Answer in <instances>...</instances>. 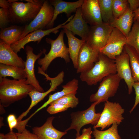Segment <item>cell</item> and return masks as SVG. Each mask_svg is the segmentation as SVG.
<instances>
[{
    "instance_id": "cell-24",
    "label": "cell",
    "mask_w": 139,
    "mask_h": 139,
    "mask_svg": "<svg viewBox=\"0 0 139 139\" xmlns=\"http://www.w3.org/2000/svg\"><path fill=\"white\" fill-rule=\"evenodd\" d=\"M7 76L11 77L17 80L27 79V77L24 68L0 63V78Z\"/></svg>"
},
{
    "instance_id": "cell-31",
    "label": "cell",
    "mask_w": 139,
    "mask_h": 139,
    "mask_svg": "<svg viewBox=\"0 0 139 139\" xmlns=\"http://www.w3.org/2000/svg\"><path fill=\"white\" fill-rule=\"evenodd\" d=\"M11 20L8 9L0 8V28H4Z\"/></svg>"
},
{
    "instance_id": "cell-9",
    "label": "cell",
    "mask_w": 139,
    "mask_h": 139,
    "mask_svg": "<svg viewBox=\"0 0 139 139\" xmlns=\"http://www.w3.org/2000/svg\"><path fill=\"white\" fill-rule=\"evenodd\" d=\"M113 28L110 24L103 22L91 26L86 42L90 47L100 52L106 45Z\"/></svg>"
},
{
    "instance_id": "cell-3",
    "label": "cell",
    "mask_w": 139,
    "mask_h": 139,
    "mask_svg": "<svg viewBox=\"0 0 139 139\" xmlns=\"http://www.w3.org/2000/svg\"><path fill=\"white\" fill-rule=\"evenodd\" d=\"M27 3L15 0L10 3L8 8L11 22L23 23L31 21L40 11L44 1L25 0Z\"/></svg>"
},
{
    "instance_id": "cell-29",
    "label": "cell",
    "mask_w": 139,
    "mask_h": 139,
    "mask_svg": "<svg viewBox=\"0 0 139 139\" xmlns=\"http://www.w3.org/2000/svg\"><path fill=\"white\" fill-rule=\"evenodd\" d=\"M126 0H113L112 10L114 18H117L123 15L129 8Z\"/></svg>"
},
{
    "instance_id": "cell-10",
    "label": "cell",
    "mask_w": 139,
    "mask_h": 139,
    "mask_svg": "<svg viewBox=\"0 0 139 139\" xmlns=\"http://www.w3.org/2000/svg\"><path fill=\"white\" fill-rule=\"evenodd\" d=\"M126 42L125 36L117 28H113L106 45L100 50V52L115 60L123 51Z\"/></svg>"
},
{
    "instance_id": "cell-16",
    "label": "cell",
    "mask_w": 139,
    "mask_h": 139,
    "mask_svg": "<svg viewBox=\"0 0 139 139\" xmlns=\"http://www.w3.org/2000/svg\"><path fill=\"white\" fill-rule=\"evenodd\" d=\"M75 13L72 19L62 28L70 31L74 35L79 36L86 41L90 28L82 17L81 7L77 8Z\"/></svg>"
},
{
    "instance_id": "cell-30",
    "label": "cell",
    "mask_w": 139,
    "mask_h": 139,
    "mask_svg": "<svg viewBox=\"0 0 139 139\" xmlns=\"http://www.w3.org/2000/svg\"><path fill=\"white\" fill-rule=\"evenodd\" d=\"M77 92L66 95L51 102L49 105L58 103L62 104L72 108L76 107L79 103V100L75 96Z\"/></svg>"
},
{
    "instance_id": "cell-5",
    "label": "cell",
    "mask_w": 139,
    "mask_h": 139,
    "mask_svg": "<svg viewBox=\"0 0 139 139\" xmlns=\"http://www.w3.org/2000/svg\"><path fill=\"white\" fill-rule=\"evenodd\" d=\"M97 105V102H94L86 110L72 113L70 115L71 123L70 126L65 131L74 129L76 132V136H77L80 135V131L83 126L88 124L96 125L101 113L96 112L95 107Z\"/></svg>"
},
{
    "instance_id": "cell-18",
    "label": "cell",
    "mask_w": 139,
    "mask_h": 139,
    "mask_svg": "<svg viewBox=\"0 0 139 139\" xmlns=\"http://www.w3.org/2000/svg\"><path fill=\"white\" fill-rule=\"evenodd\" d=\"M55 118L54 116L49 117L42 126L33 127V133L39 139H61L67 132L60 131L53 126L52 123Z\"/></svg>"
},
{
    "instance_id": "cell-27",
    "label": "cell",
    "mask_w": 139,
    "mask_h": 139,
    "mask_svg": "<svg viewBox=\"0 0 139 139\" xmlns=\"http://www.w3.org/2000/svg\"><path fill=\"white\" fill-rule=\"evenodd\" d=\"M113 0H98L103 22L110 24L114 17L112 10Z\"/></svg>"
},
{
    "instance_id": "cell-34",
    "label": "cell",
    "mask_w": 139,
    "mask_h": 139,
    "mask_svg": "<svg viewBox=\"0 0 139 139\" xmlns=\"http://www.w3.org/2000/svg\"><path fill=\"white\" fill-rule=\"evenodd\" d=\"M133 87L135 90V97L134 104L132 108L129 111V112L130 113L133 111L139 103V82H134L133 84Z\"/></svg>"
},
{
    "instance_id": "cell-37",
    "label": "cell",
    "mask_w": 139,
    "mask_h": 139,
    "mask_svg": "<svg viewBox=\"0 0 139 139\" xmlns=\"http://www.w3.org/2000/svg\"><path fill=\"white\" fill-rule=\"evenodd\" d=\"M129 8L133 12L139 7V0H128Z\"/></svg>"
},
{
    "instance_id": "cell-19",
    "label": "cell",
    "mask_w": 139,
    "mask_h": 139,
    "mask_svg": "<svg viewBox=\"0 0 139 139\" xmlns=\"http://www.w3.org/2000/svg\"><path fill=\"white\" fill-rule=\"evenodd\" d=\"M25 62L12 49L10 46L0 40V63L24 68Z\"/></svg>"
},
{
    "instance_id": "cell-6",
    "label": "cell",
    "mask_w": 139,
    "mask_h": 139,
    "mask_svg": "<svg viewBox=\"0 0 139 139\" xmlns=\"http://www.w3.org/2000/svg\"><path fill=\"white\" fill-rule=\"evenodd\" d=\"M121 80L117 73L104 78L100 83L97 92L90 96V101L97 102L98 105L108 101L117 92Z\"/></svg>"
},
{
    "instance_id": "cell-44",
    "label": "cell",
    "mask_w": 139,
    "mask_h": 139,
    "mask_svg": "<svg viewBox=\"0 0 139 139\" xmlns=\"http://www.w3.org/2000/svg\"><path fill=\"white\" fill-rule=\"evenodd\" d=\"M63 139H66L65 138H63Z\"/></svg>"
},
{
    "instance_id": "cell-38",
    "label": "cell",
    "mask_w": 139,
    "mask_h": 139,
    "mask_svg": "<svg viewBox=\"0 0 139 139\" xmlns=\"http://www.w3.org/2000/svg\"><path fill=\"white\" fill-rule=\"evenodd\" d=\"M4 139H18V138L16 133L12 131H10L5 134Z\"/></svg>"
},
{
    "instance_id": "cell-15",
    "label": "cell",
    "mask_w": 139,
    "mask_h": 139,
    "mask_svg": "<svg viewBox=\"0 0 139 139\" xmlns=\"http://www.w3.org/2000/svg\"><path fill=\"white\" fill-rule=\"evenodd\" d=\"M81 8L82 17L88 24L92 26L103 22L98 0H83Z\"/></svg>"
},
{
    "instance_id": "cell-11",
    "label": "cell",
    "mask_w": 139,
    "mask_h": 139,
    "mask_svg": "<svg viewBox=\"0 0 139 139\" xmlns=\"http://www.w3.org/2000/svg\"><path fill=\"white\" fill-rule=\"evenodd\" d=\"M74 16V15L71 16L64 23L54 28L46 30L39 29L30 33L22 39L11 45V47L15 53L17 54L21 49H24V46L29 42L37 41V44H39L42 38L46 36L49 35L52 33L55 34H56L59 31L58 30L62 28L63 26L69 22Z\"/></svg>"
},
{
    "instance_id": "cell-26",
    "label": "cell",
    "mask_w": 139,
    "mask_h": 139,
    "mask_svg": "<svg viewBox=\"0 0 139 139\" xmlns=\"http://www.w3.org/2000/svg\"><path fill=\"white\" fill-rule=\"evenodd\" d=\"M118 125L112 124L111 127L107 130L100 131L93 127L92 134L94 139H121L118 131Z\"/></svg>"
},
{
    "instance_id": "cell-14",
    "label": "cell",
    "mask_w": 139,
    "mask_h": 139,
    "mask_svg": "<svg viewBox=\"0 0 139 139\" xmlns=\"http://www.w3.org/2000/svg\"><path fill=\"white\" fill-rule=\"evenodd\" d=\"M117 73L122 79H123L127 86L129 94L133 92V84L135 82L132 75L130 65L129 56L125 49L115 60Z\"/></svg>"
},
{
    "instance_id": "cell-2",
    "label": "cell",
    "mask_w": 139,
    "mask_h": 139,
    "mask_svg": "<svg viewBox=\"0 0 139 139\" xmlns=\"http://www.w3.org/2000/svg\"><path fill=\"white\" fill-rule=\"evenodd\" d=\"M116 73L115 60L100 53L98 61L90 70L80 73V78L91 86L97 84L105 77Z\"/></svg>"
},
{
    "instance_id": "cell-23",
    "label": "cell",
    "mask_w": 139,
    "mask_h": 139,
    "mask_svg": "<svg viewBox=\"0 0 139 139\" xmlns=\"http://www.w3.org/2000/svg\"><path fill=\"white\" fill-rule=\"evenodd\" d=\"M24 28V27L13 25L1 28L0 32L1 40L10 46L19 40Z\"/></svg>"
},
{
    "instance_id": "cell-43",
    "label": "cell",
    "mask_w": 139,
    "mask_h": 139,
    "mask_svg": "<svg viewBox=\"0 0 139 139\" xmlns=\"http://www.w3.org/2000/svg\"><path fill=\"white\" fill-rule=\"evenodd\" d=\"M5 135L3 133H0V139H4L5 137Z\"/></svg>"
},
{
    "instance_id": "cell-42",
    "label": "cell",
    "mask_w": 139,
    "mask_h": 139,
    "mask_svg": "<svg viewBox=\"0 0 139 139\" xmlns=\"http://www.w3.org/2000/svg\"><path fill=\"white\" fill-rule=\"evenodd\" d=\"M3 117H0V128L4 125L3 123Z\"/></svg>"
},
{
    "instance_id": "cell-36",
    "label": "cell",
    "mask_w": 139,
    "mask_h": 139,
    "mask_svg": "<svg viewBox=\"0 0 139 139\" xmlns=\"http://www.w3.org/2000/svg\"><path fill=\"white\" fill-rule=\"evenodd\" d=\"M91 129V127L83 128L82 134L76 136L75 139H91L92 132Z\"/></svg>"
},
{
    "instance_id": "cell-13",
    "label": "cell",
    "mask_w": 139,
    "mask_h": 139,
    "mask_svg": "<svg viewBox=\"0 0 139 139\" xmlns=\"http://www.w3.org/2000/svg\"><path fill=\"white\" fill-rule=\"evenodd\" d=\"M100 53L90 47L85 42L78 54L76 73L86 71L93 67L98 60Z\"/></svg>"
},
{
    "instance_id": "cell-1",
    "label": "cell",
    "mask_w": 139,
    "mask_h": 139,
    "mask_svg": "<svg viewBox=\"0 0 139 139\" xmlns=\"http://www.w3.org/2000/svg\"><path fill=\"white\" fill-rule=\"evenodd\" d=\"M34 88L26 79L19 80L0 78V103L4 107L25 98Z\"/></svg>"
},
{
    "instance_id": "cell-40",
    "label": "cell",
    "mask_w": 139,
    "mask_h": 139,
    "mask_svg": "<svg viewBox=\"0 0 139 139\" xmlns=\"http://www.w3.org/2000/svg\"><path fill=\"white\" fill-rule=\"evenodd\" d=\"M133 13L134 14L133 21L139 22V7Z\"/></svg>"
},
{
    "instance_id": "cell-21",
    "label": "cell",
    "mask_w": 139,
    "mask_h": 139,
    "mask_svg": "<svg viewBox=\"0 0 139 139\" xmlns=\"http://www.w3.org/2000/svg\"><path fill=\"white\" fill-rule=\"evenodd\" d=\"M63 29L68 39L69 57L74 67L76 69L78 54L80 48L85 41L75 37L71 32L67 30Z\"/></svg>"
},
{
    "instance_id": "cell-20",
    "label": "cell",
    "mask_w": 139,
    "mask_h": 139,
    "mask_svg": "<svg viewBox=\"0 0 139 139\" xmlns=\"http://www.w3.org/2000/svg\"><path fill=\"white\" fill-rule=\"evenodd\" d=\"M134 16L133 12L129 7L119 18H114L110 24L113 28L119 29L127 37L131 30Z\"/></svg>"
},
{
    "instance_id": "cell-17",
    "label": "cell",
    "mask_w": 139,
    "mask_h": 139,
    "mask_svg": "<svg viewBox=\"0 0 139 139\" xmlns=\"http://www.w3.org/2000/svg\"><path fill=\"white\" fill-rule=\"evenodd\" d=\"M83 0H79L73 2L62 0H49L50 4L54 7V14L51 22L46 28L47 29L53 28L54 22L60 14L64 13L69 17L72 13L75 12L77 8L81 6Z\"/></svg>"
},
{
    "instance_id": "cell-39",
    "label": "cell",
    "mask_w": 139,
    "mask_h": 139,
    "mask_svg": "<svg viewBox=\"0 0 139 139\" xmlns=\"http://www.w3.org/2000/svg\"><path fill=\"white\" fill-rule=\"evenodd\" d=\"M10 6V3L8 0H0V6L2 8L8 9Z\"/></svg>"
},
{
    "instance_id": "cell-32",
    "label": "cell",
    "mask_w": 139,
    "mask_h": 139,
    "mask_svg": "<svg viewBox=\"0 0 139 139\" xmlns=\"http://www.w3.org/2000/svg\"><path fill=\"white\" fill-rule=\"evenodd\" d=\"M69 107L62 104L55 103L50 105L46 111L49 114H53L67 110Z\"/></svg>"
},
{
    "instance_id": "cell-35",
    "label": "cell",
    "mask_w": 139,
    "mask_h": 139,
    "mask_svg": "<svg viewBox=\"0 0 139 139\" xmlns=\"http://www.w3.org/2000/svg\"><path fill=\"white\" fill-rule=\"evenodd\" d=\"M7 121L10 131H12L13 129L15 128L18 125L17 119L14 115L10 114L7 117Z\"/></svg>"
},
{
    "instance_id": "cell-33",
    "label": "cell",
    "mask_w": 139,
    "mask_h": 139,
    "mask_svg": "<svg viewBox=\"0 0 139 139\" xmlns=\"http://www.w3.org/2000/svg\"><path fill=\"white\" fill-rule=\"evenodd\" d=\"M16 134L18 139H39L36 134L31 133L26 129L21 133Z\"/></svg>"
},
{
    "instance_id": "cell-8",
    "label": "cell",
    "mask_w": 139,
    "mask_h": 139,
    "mask_svg": "<svg viewBox=\"0 0 139 139\" xmlns=\"http://www.w3.org/2000/svg\"><path fill=\"white\" fill-rule=\"evenodd\" d=\"M54 10V7L50 4L49 1H44L40 11L36 17L29 24L24 27L19 40L31 32L46 28L52 20Z\"/></svg>"
},
{
    "instance_id": "cell-41",
    "label": "cell",
    "mask_w": 139,
    "mask_h": 139,
    "mask_svg": "<svg viewBox=\"0 0 139 139\" xmlns=\"http://www.w3.org/2000/svg\"><path fill=\"white\" fill-rule=\"evenodd\" d=\"M4 107L2 104L0 103V113L1 115L3 114L5 112Z\"/></svg>"
},
{
    "instance_id": "cell-28",
    "label": "cell",
    "mask_w": 139,
    "mask_h": 139,
    "mask_svg": "<svg viewBox=\"0 0 139 139\" xmlns=\"http://www.w3.org/2000/svg\"><path fill=\"white\" fill-rule=\"evenodd\" d=\"M126 44L134 48L139 53V22H134L132 29L126 37Z\"/></svg>"
},
{
    "instance_id": "cell-25",
    "label": "cell",
    "mask_w": 139,
    "mask_h": 139,
    "mask_svg": "<svg viewBox=\"0 0 139 139\" xmlns=\"http://www.w3.org/2000/svg\"><path fill=\"white\" fill-rule=\"evenodd\" d=\"M124 49L129 57L132 75L135 82H139V53L133 47L126 44Z\"/></svg>"
},
{
    "instance_id": "cell-4",
    "label": "cell",
    "mask_w": 139,
    "mask_h": 139,
    "mask_svg": "<svg viewBox=\"0 0 139 139\" xmlns=\"http://www.w3.org/2000/svg\"><path fill=\"white\" fill-rule=\"evenodd\" d=\"M64 33L63 30L60 32L55 39L47 38H46V42L51 45L50 49L47 54H44V57L39 59L37 61L38 64L41 66L40 68L44 72H45L47 71L51 62L57 57L63 58L67 63L70 62L68 48L64 41Z\"/></svg>"
},
{
    "instance_id": "cell-12",
    "label": "cell",
    "mask_w": 139,
    "mask_h": 139,
    "mask_svg": "<svg viewBox=\"0 0 139 139\" xmlns=\"http://www.w3.org/2000/svg\"><path fill=\"white\" fill-rule=\"evenodd\" d=\"M33 48L29 45H27L25 47V50L27 56L24 68L27 76L26 82L28 84L32 85L38 91L44 92V90L40 85L35 76L34 68L36 60L40 59L43 54H45L46 50L44 49L43 50H40V52L36 55L33 53Z\"/></svg>"
},
{
    "instance_id": "cell-22",
    "label": "cell",
    "mask_w": 139,
    "mask_h": 139,
    "mask_svg": "<svg viewBox=\"0 0 139 139\" xmlns=\"http://www.w3.org/2000/svg\"><path fill=\"white\" fill-rule=\"evenodd\" d=\"M79 81L74 78L62 86L63 89L52 94H50L47 101L41 106L36 110L38 112L43 108L46 107L51 102L69 94L77 92L78 88Z\"/></svg>"
},
{
    "instance_id": "cell-7",
    "label": "cell",
    "mask_w": 139,
    "mask_h": 139,
    "mask_svg": "<svg viewBox=\"0 0 139 139\" xmlns=\"http://www.w3.org/2000/svg\"><path fill=\"white\" fill-rule=\"evenodd\" d=\"M124 111V109L119 103L107 101L105 102L98 123L93 127H100L101 130H103L114 124L120 125L124 119L122 115Z\"/></svg>"
}]
</instances>
